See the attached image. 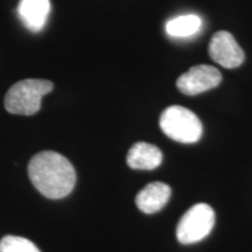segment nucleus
<instances>
[{"instance_id": "nucleus-1", "label": "nucleus", "mask_w": 252, "mask_h": 252, "mask_svg": "<svg viewBox=\"0 0 252 252\" xmlns=\"http://www.w3.org/2000/svg\"><path fill=\"white\" fill-rule=\"evenodd\" d=\"M32 184L43 196L59 200L68 196L76 184V172L65 157L54 151H43L28 165Z\"/></svg>"}, {"instance_id": "nucleus-2", "label": "nucleus", "mask_w": 252, "mask_h": 252, "mask_svg": "<svg viewBox=\"0 0 252 252\" xmlns=\"http://www.w3.org/2000/svg\"><path fill=\"white\" fill-rule=\"evenodd\" d=\"M53 83L46 80H24L11 87L5 96V109L21 116L35 115L41 108V99L53 90Z\"/></svg>"}, {"instance_id": "nucleus-3", "label": "nucleus", "mask_w": 252, "mask_h": 252, "mask_svg": "<svg viewBox=\"0 0 252 252\" xmlns=\"http://www.w3.org/2000/svg\"><path fill=\"white\" fill-rule=\"evenodd\" d=\"M159 124L167 137L182 144L196 143L203 133L202 123L197 116L184 106L167 108L161 113Z\"/></svg>"}, {"instance_id": "nucleus-4", "label": "nucleus", "mask_w": 252, "mask_h": 252, "mask_svg": "<svg viewBox=\"0 0 252 252\" xmlns=\"http://www.w3.org/2000/svg\"><path fill=\"white\" fill-rule=\"evenodd\" d=\"M215 225V213L207 203L194 204L184 214L176 226V238L181 244L202 241Z\"/></svg>"}, {"instance_id": "nucleus-5", "label": "nucleus", "mask_w": 252, "mask_h": 252, "mask_svg": "<svg viewBox=\"0 0 252 252\" xmlns=\"http://www.w3.org/2000/svg\"><path fill=\"white\" fill-rule=\"evenodd\" d=\"M222 81L219 69L213 65L198 64L191 67L176 81V87L182 94L194 96L216 88Z\"/></svg>"}, {"instance_id": "nucleus-6", "label": "nucleus", "mask_w": 252, "mask_h": 252, "mask_svg": "<svg viewBox=\"0 0 252 252\" xmlns=\"http://www.w3.org/2000/svg\"><path fill=\"white\" fill-rule=\"evenodd\" d=\"M209 55L222 67L237 68L244 61V52L229 32L220 31L214 34L209 43Z\"/></svg>"}, {"instance_id": "nucleus-7", "label": "nucleus", "mask_w": 252, "mask_h": 252, "mask_svg": "<svg viewBox=\"0 0 252 252\" xmlns=\"http://www.w3.org/2000/svg\"><path fill=\"white\" fill-rule=\"evenodd\" d=\"M171 187L163 182H152L144 187L135 197L138 209L144 214L160 212L171 197Z\"/></svg>"}, {"instance_id": "nucleus-8", "label": "nucleus", "mask_w": 252, "mask_h": 252, "mask_svg": "<svg viewBox=\"0 0 252 252\" xmlns=\"http://www.w3.org/2000/svg\"><path fill=\"white\" fill-rule=\"evenodd\" d=\"M49 11V0H20L18 5V15L21 23L33 33L43 30Z\"/></svg>"}, {"instance_id": "nucleus-9", "label": "nucleus", "mask_w": 252, "mask_h": 252, "mask_svg": "<svg viewBox=\"0 0 252 252\" xmlns=\"http://www.w3.org/2000/svg\"><path fill=\"white\" fill-rule=\"evenodd\" d=\"M126 162L132 169L152 171L161 165L162 153L154 145L140 141L134 144L128 151Z\"/></svg>"}, {"instance_id": "nucleus-10", "label": "nucleus", "mask_w": 252, "mask_h": 252, "mask_svg": "<svg viewBox=\"0 0 252 252\" xmlns=\"http://www.w3.org/2000/svg\"><path fill=\"white\" fill-rule=\"evenodd\" d=\"M202 26L197 15L187 14L176 17L166 24V32L172 37H189L196 34Z\"/></svg>"}, {"instance_id": "nucleus-11", "label": "nucleus", "mask_w": 252, "mask_h": 252, "mask_svg": "<svg viewBox=\"0 0 252 252\" xmlns=\"http://www.w3.org/2000/svg\"><path fill=\"white\" fill-rule=\"evenodd\" d=\"M0 252H40V250L27 238L6 236L0 241Z\"/></svg>"}]
</instances>
